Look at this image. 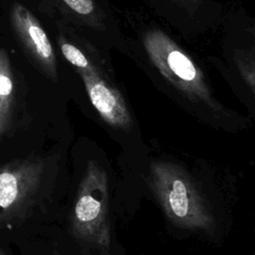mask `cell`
<instances>
[{"label":"cell","mask_w":255,"mask_h":255,"mask_svg":"<svg viewBox=\"0 0 255 255\" xmlns=\"http://www.w3.org/2000/svg\"><path fill=\"white\" fill-rule=\"evenodd\" d=\"M150 187L167 219L175 226L211 234L215 219L211 205L192 176L180 165L156 160L149 168Z\"/></svg>","instance_id":"6da1fadb"},{"label":"cell","mask_w":255,"mask_h":255,"mask_svg":"<svg viewBox=\"0 0 255 255\" xmlns=\"http://www.w3.org/2000/svg\"><path fill=\"white\" fill-rule=\"evenodd\" d=\"M0 255H5V253L0 249Z\"/></svg>","instance_id":"7c38bea8"},{"label":"cell","mask_w":255,"mask_h":255,"mask_svg":"<svg viewBox=\"0 0 255 255\" xmlns=\"http://www.w3.org/2000/svg\"><path fill=\"white\" fill-rule=\"evenodd\" d=\"M44 162L39 158L15 160L0 167V226L19 216L38 190Z\"/></svg>","instance_id":"277c9868"},{"label":"cell","mask_w":255,"mask_h":255,"mask_svg":"<svg viewBox=\"0 0 255 255\" xmlns=\"http://www.w3.org/2000/svg\"><path fill=\"white\" fill-rule=\"evenodd\" d=\"M59 45L61 52L65 59L71 63L76 70L88 71V72H98L99 69L90 62V60L85 56V54L75 45L67 41L65 38H59Z\"/></svg>","instance_id":"30bf717a"},{"label":"cell","mask_w":255,"mask_h":255,"mask_svg":"<svg viewBox=\"0 0 255 255\" xmlns=\"http://www.w3.org/2000/svg\"><path fill=\"white\" fill-rule=\"evenodd\" d=\"M145 52L159 74L189 103L212 115L223 117L224 107L193 59L164 32L152 29L143 36Z\"/></svg>","instance_id":"7a4b0ae2"},{"label":"cell","mask_w":255,"mask_h":255,"mask_svg":"<svg viewBox=\"0 0 255 255\" xmlns=\"http://www.w3.org/2000/svg\"><path fill=\"white\" fill-rule=\"evenodd\" d=\"M14 77L9 56L0 49V139L8 130L14 105Z\"/></svg>","instance_id":"52a82bcc"},{"label":"cell","mask_w":255,"mask_h":255,"mask_svg":"<svg viewBox=\"0 0 255 255\" xmlns=\"http://www.w3.org/2000/svg\"><path fill=\"white\" fill-rule=\"evenodd\" d=\"M12 29L22 47L37 67L50 80L57 81V61L52 44L32 12L20 3H14L10 11Z\"/></svg>","instance_id":"5b68a950"},{"label":"cell","mask_w":255,"mask_h":255,"mask_svg":"<svg viewBox=\"0 0 255 255\" xmlns=\"http://www.w3.org/2000/svg\"><path fill=\"white\" fill-rule=\"evenodd\" d=\"M76 71L84 83L92 105L102 120L115 128H129L132 125V118L121 93L104 80L100 71Z\"/></svg>","instance_id":"8992f818"},{"label":"cell","mask_w":255,"mask_h":255,"mask_svg":"<svg viewBox=\"0 0 255 255\" xmlns=\"http://www.w3.org/2000/svg\"><path fill=\"white\" fill-rule=\"evenodd\" d=\"M56 7L69 18L86 26L102 29L104 15L94 0H53Z\"/></svg>","instance_id":"ba28073f"},{"label":"cell","mask_w":255,"mask_h":255,"mask_svg":"<svg viewBox=\"0 0 255 255\" xmlns=\"http://www.w3.org/2000/svg\"><path fill=\"white\" fill-rule=\"evenodd\" d=\"M234 62L241 78L255 96V49L237 51L234 55Z\"/></svg>","instance_id":"9c48e42d"},{"label":"cell","mask_w":255,"mask_h":255,"mask_svg":"<svg viewBox=\"0 0 255 255\" xmlns=\"http://www.w3.org/2000/svg\"><path fill=\"white\" fill-rule=\"evenodd\" d=\"M250 33L252 34L253 39H254V41H255V26H254L253 28H251V29H250Z\"/></svg>","instance_id":"8fae6325"},{"label":"cell","mask_w":255,"mask_h":255,"mask_svg":"<svg viewBox=\"0 0 255 255\" xmlns=\"http://www.w3.org/2000/svg\"><path fill=\"white\" fill-rule=\"evenodd\" d=\"M72 228L78 239L103 251L110 249L109 180L105 169L94 160L88 161L78 189Z\"/></svg>","instance_id":"3957f363"}]
</instances>
